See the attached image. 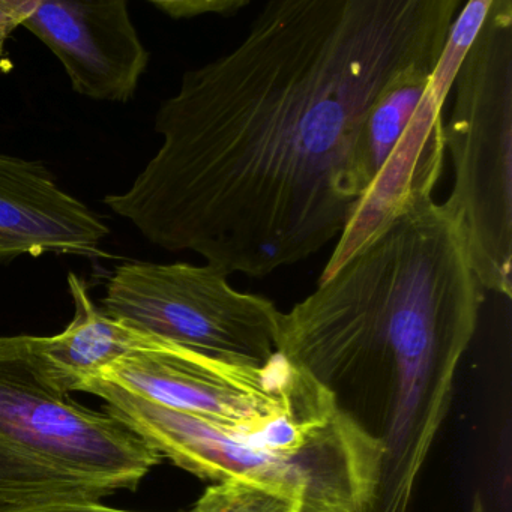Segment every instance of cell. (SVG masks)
Returning a JSON list of instances; mask_svg holds the SVG:
<instances>
[{
	"instance_id": "2",
	"label": "cell",
	"mask_w": 512,
	"mask_h": 512,
	"mask_svg": "<svg viewBox=\"0 0 512 512\" xmlns=\"http://www.w3.org/2000/svg\"><path fill=\"white\" fill-rule=\"evenodd\" d=\"M482 302L457 215L418 196L281 313L278 352L382 451L364 512H409Z\"/></svg>"
},
{
	"instance_id": "8",
	"label": "cell",
	"mask_w": 512,
	"mask_h": 512,
	"mask_svg": "<svg viewBox=\"0 0 512 512\" xmlns=\"http://www.w3.org/2000/svg\"><path fill=\"white\" fill-rule=\"evenodd\" d=\"M488 7L490 0H472L458 13L415 115L338 238L320 281L328 280L355 256L410 199L433 194L445 157L443 104L451 91L458 65L487 16Z\"/></svg>"
},
{
	"instance_id": "13",
	"label": "cell",
	"mask_w": 512,
	"mask_h": 512,
	"mask_svg": "<svg viewBox=\"0 0 512 512\" xmlns=\"http://www.w3.org/2000/svg\"><path fill=\"white\" fill-rule=\"evenodd\" d=\"M152 7L172 19H194V17L217 14L235 16L250 5L248 0H154Z\"/></svg>"
},
{
	"instance_id": "3",
	"label": "cell",
	"mask_w": 512,
	"mask_h": 512,
	"mask_svg": "<svg viewBox=\"0 0 512 512\" xmlns=\"http://www.w3.org/2000/svg\"><path fill=\"white\" fill-rule=\"evenodd\" d=\"M163 455L121 419L53 388L25 335L0 338V512L136 490Z\"/></svg>"
},
{
	"instance_id": "4",
	"label": "cell",
	"mask_w": 512,
	"mask_h": 512,
	"mask_svg": "<svg viewBox=\"0 0 512 512\" xmlns=\"http://www.w3.org/2000/svg\"><path fill=\"white\" fill-rule=\"evenodd\" d=\"M454 106L443 125L454 187L446 205L463 227L484 290L511 298L512 2L490 0L458 65Z\"/></svg>"
},
{
	"instance_id": "16",
	"label": "cell",
	"mask_w": 512,
	"mask_h": 512,
	"mask_svg": "<svg viewBox=\"0 0 512 512\" xmlns=\"http://www.w3.org/2000/svg\"><path fill=\"white\" fill-rule=\"evenodd\" d=\"M467 512H488L481 494L476 493L475 496H473L472 502H470L469 511Z\"/></svg>"
},
{
	"instance_id": "14",
	"label": "cell",
	"mask_w": 512,
	"mask_h": 512,
	"mask_svg": "<svg viewBox=\"0 0 512 512\" xmlns=\"http://www.w3.org/2000/svg\"><path fill=\"white\" fill-rule=\"evenodd\" d=\"M37 7V0H0V58L7 41Z\"/></svg>"
},
{
	"instance_id": "9",
	"label": "cell",
	"mask_w": 512,
	"mask_h": 512,
	"mask_svg": "<svg viewBox=\"0 0 512 512\" xmlns=\"http://www.w3.org/2000/svg\"><path fill=\"white\" fill-rule=\"evenodd\" d=\"M22 26L59 59L76 94L107 103L136 97L151 53L125 0H37Z\"/></svg>"
},
{
	"instance_id": "15",
	"label": "cell",
	"mask_w": 512,
	"mask_h": 512,
	"mask_svg": "<svg viewBox=\"0 0 512 512\" xmlns=\"http://www.w3.org/2000/svg\"><path fill=\"white\" fill-rule=\"evenodd\" d=\"M5 512H136L124 511V509L110 508L101 502L85 503H50V505L31 506V508L13 509Z\"/></svg>"
},
{
	"instance_id": "7",
	"label": "cell",
	"mask_w": 512,
	"mask_h": 512,
	"mask_svg": "<svg viewBox=\"0 0 512 512\" xmlns=\"http://www.w3.org/2000/svg\"><path fill=\"white\" fill-rule=\"evenodd\" d=\"M97 377L160 406L239 430L338 410L328 391L280 352L257 367L212 358L152 335L146 346Z\"/></svg>"
},
{
	"instance_id": "12",
	"label": "cell",
	"mask_w": 512,
	"mask_h": 512,
	"mask_svg": "<svg viewBox=\"0 0 512 512\" xmlns=\"http://www.w3.org/2000/svg\"><path fill=\"white\" fill-rule=\"evenodd\" d=\"M299 491L251 479H227L206 488L190 512H302Z\"/></svg>"
},
{
	"instance_id": "11",
	"label": "cell",
	"mask_w": 512,
	"mask_h": 512,
	"mask_svg": "<svg viewBox=\"0 0 512 512\" xmlns=\"http://www.w3.org/2000/svg\"><path fill=\"white\" fill-rule=\"evenodd\" d=\"M67 281L76 310L67 329L53 337L25 335L35 367L64 394L82 392L113 362L142 349L152 337L104 314L79 275L70 272Z\"/></svg>"
},
{
	"instance_id": "1",
	"label": "cell",
	"mask_w": 512,
	"mask_h": 512,
	"mask_svg": "<svg viewBox=\"0 0 512 512\" xmlns=\"http://www.w3.org/2000/svg\"><path fill=\"white\" fill-rule=\"evenodd\" d=\"M460 0H272L158 107L163 145L104 203L146 241L263 278L340 238L380 95L437 67Z\"/></svg>"
},
{
	"instance_id": "6",
	"label": "cell",
	"mask_w": 512,
	"mask_h": 512,
	"mask_svg": "<svg viewBox=\"0 0 512 512\" xmlns=\"http://www.w3.org/2000/svg\"><path fill=\"white\" fill-rule=\"evenodd\" d=\"M100 308L130 328L223 361L262 367L278 353L277 305L233 289L229 275L208 263H122Z\"/></svg>"
},
{
	"instance_id": "10",
	"label": "cell",
	"mask_w": 512,
	"mask_h": 512,
	"mask_svg": "<svg viewBox=\"0 0 512 512\" xmlns=\"http://www.w3.org/2000/svg\"><path fill=\"white\" fill-rule=\"evenodd\" d=\"M101 215L59 187L49 167L0 152V265L44 254L106 257Z\"/></svg>"
},
{
	"instance_id": "5",
	"label": "cell",
	"mask_w": 512,
	"mask_h": 512,
	"mask_svg": "<svg viewBox=\"0 0 512 512\" xmlns=\"http://www.w3.org/2000/svg\"><path fill=\"white\" fill-rule=\"evenodd\" d=\"M83 392L103 398L107 413L199 478L292 488L304 497L302 512H364L373 497L380 470L374 458L251 448L233 439L220 422L160 406L98 377Z\"/></svg>"
}]
</instances>
